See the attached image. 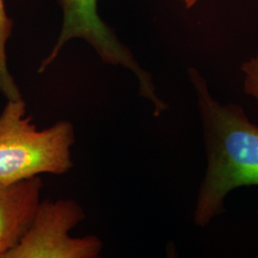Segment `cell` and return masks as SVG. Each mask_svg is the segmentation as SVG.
<instances>
[{
	"label": "cell",
	"instance_id": "1",
	"mask_svg": "<svg viewBox=\"0 0 258 258\" xmlns=\"http://www.w3.org/2000/svg\"><path fill=\"white\" fill-rule=\"evenodd\" d=\"M203 126L208 167L200 187L194 220L205 227L221 214L227 194L258 185V126L237 104L223 105L209 92L206 81L189 70Z\"/></svg>",
	"mask_w": 258,
	"mask_h": 258
},
{
	"label": "cell",
	"instance_id": "2",
	"mask_svg": "<svg viewBox=\"0 0 258 258\" xmlns=\"http://www.w3.org/2000/svg\"><path fill=\"white\" fill-rule=\"evenodd\" d=\"M74 144L71 121L59 120L38 130L23 99L7 101L0 113V183L67 173L74 166Z\"/></svg>",
	"mask_w": 258,
	"mask_h": 258
},
{
	"label": "cell",
	"instance_id": "3",
	"mask_svg": "<svg viewBox=\"0 0 258 258\" xmlns=\"http://www.w3.org/2000/svg\"><path fill=\"white\" fill-rule=\"evenodd\" d=\"M63 12V22L55 46L41 61L38 73H43L59 55L65 44L74 38H82L93 47L102 61L110 65L122 66L136 75L141 96L152 102L154 115L158 117L167 109L155 91V85L128 48L120 42L115 33L98 13V0H57Z\"/></svg>",
	"mask_w": 258,
	"mask_h": 258
},
{
	"label": "cell",
	"instance_id": "4",
	"mask_svg": "<svg viewBox=\"0 0 258 258\" xmlns=\"http://www.w3.org/2000/svg\"><path fill=\"white\" fill-rule=\"evenodd\" d=\"M84 218L74 200H41L27 233L6 258L99 257L103 247L99 237L69 234Z\"/></svg>",
	"mask_w": 258,
	"mask_h": 258
},
{
	"label": "cell",
	"instance_id": "5",
	"mask_svg": "<svg viewBox=\"0 0 258 258\" xmlns=\"http://www.w3.org/2000/svg\"><path fill=\"white\" fill-rule=\"evenodd\" d=\"M42 187L39 176L0 183V258H6L27 233L41 201Z\"/></svg>",
	"mask_w": 258,
	"mask_h": 258
},
{
	"label": "cell",
	"instance_id": "6",
	"mask_svg": "<svg viewBox=\"0 0 258 258\" xmlns=\"http://www.w3.org/2000/svg\"><path fill=\"white\" fill-rule=\"evenodd\" d=\"M13 26V20L6 13L4 0H0V92L7 101L22 99L19 86L10 73L7 65L6 44L12 35Z\"/></svg>",
	"mask_w": 258,
	"mask_h": 258
},
{
	"label": "cell",
	"instance_id": "7",
	"mask_svg": "<svg viewBox=\"0 0 258 258\" xmlns=\"http://www.w3.org/2000/svg\"><path fill=\"white\" fill-rule=\"evenodd\" d=\"M242 71L245 74V92L253 97L258 102V53L254 57L243 63Z\"/></svg>",
	"mask_w": 258,
	"mask_h": 258
},
{
	"label": "cell",
	"instance_id": "8",
	"mask_svg": "<svg viewBox=\"0 0 258 258\" xmlns=\"http://www.w3.org/2000/svg\"><path fill=\"white\" fill-rule=\"evenodd\" d=\"M184 2V6L186 8H191L194 7V5L199 1V0H181Z\"/></svg>",
	"mask_w": 258,
	"mask_h": 258
}]
</instances>
